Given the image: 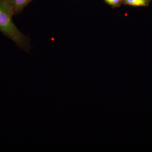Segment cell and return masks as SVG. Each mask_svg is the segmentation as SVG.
Returning a JSON list of instances; mask_svg holds the SVG:
<instances>
[{
	"label": "cell",
	"mask_w": 152,
	"mask_h": 152,
	"mask_svg": "<svg viewBox=\"0 0 152 152\" xmlns=\"http://www.w3.org/2000/svg\"><path fill=\"white\" fill-rule=\"evenodd\" d=\"M14 16L5 0H0V32L12 40L20 48L29 53L31 48V39L17 27L12 20Z\"/></svg>",
	"instance_id": "cell-1"
},
{
	"label": "cell",
	"mask_w": 152,
	"mask_h": 152,
	"mask_svg": "<svg viewBox=\"0 0 152 152\" xmlns=\"http://www.w3.org/2000/svg\"><path fill=\"white\" fill-rule=\"evenodd\" d=\"M126 4L135 7L146 6L148 4L147 0H125Z\"/></svg>",
	"instance_id": "cell-3"
},
{
	"label": "cell",
	"mask_w": 152,
	"mask_h": 152,
	"mask_svg": "<svg viewBox=\"0 0 152 152\" xmlns=\"http://www.w3.org/2000/svg\"><path fill=\"white\" fill-rule=\"evenodd\" d=\"M12 9L14 15L20 14L33 0H5Z\"/></svg>",
	"instance_id": "cell-2"
},
{
	"label": "cell",
	"mask_w": 152,
	"mask_h": 152,
	"mask_svg": "<svg viewBox=\"0 0 152 152\" xmlns=\"http://www.w3.org/2000/svg\"><path fill=\"white\" fill-rule=\"evenodd\" d=\"M121 0H105L106 2L109 4L111 5H116L118 4Z\"/></svg>",
	"instance_id": "cell-4"
}]
</instances>
